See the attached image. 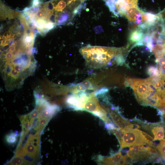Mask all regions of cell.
<instances>
[{"label": "cell", "instance_id": "cell-4", "mask_svg": "<svg viewBox=\"0 0 165 165\" xmlns=\"http://www.w3.org/2000/svg\"><path fill=\"white\" fill-rule=\"evenodd\" d=\"M127 156H123L120 152L108 157L99 155L97 160L98 163L104 165H125L127 164Z\"/></svg>", "mask_w": 165, "mask_h": 165}, {"label": "cell", "instance_id": "cell-13", "mask_svg": "<svg viewBox=\"0 0 165 165\" xmlns=\"http://www.w3.org/2000/svg\"><path fill=\"white\" fill-rule=\"evenodd\" d=\"M9 163L14 165H20L24 164V159L19 155H16L14 157Z\"/></svg>", "mask_w": 165, "mask_h": 165}, {"label": "cell", "instance_id": "cell-11", "mask_svg": "<svg viewBox=\"0 0 165 165\" xmlns=\"http://www.w3.org/2000/svg\"><path fill=\"white\" fill-rule=\"evenodd\" d=\"M156 148L158 151L161 156L165 160V139L161 140Z\"/></svg>", "mask_w": 165, "mask_h": 165}, {"label": "cell", "instance_id": "cell-15", "mask_svg": "<svg viewBox=\"0 0 165 165\" xmlns=\"http://www.w3.org/2000/svg\"><path fill=\"white\" fill-rule=\"evenodd\" d=\"M157 68L153 66H150L147 70V73L150 75H152L155 72Z\"/></svg>", "mask_w": 165, "mask_h": 165}, {"label": "cell", "instance_id": "cell-1", "mask_svg": "<svg viewBox=\"0 0 165 165\" xmlns=\"http://www.w3.org/2000/svg\"><path fill=\"white\" fill-rule=\"evenodd\" d=\"M118 139L120 144V150L132 146L148 145L153 146V139L149 135L136 128L122 129Z\"/></svg>", "mask_w": 165, "mask_h": 165}, {"label": "cell", "instance_id": "cell-12", "mask_svg": "<svg viewBox=\"0 0 165 165\" xmlns=\"http://www.w3.org/2000/svg\"><path fill=\"white\" fill-rule=\"evenodd\" d=\"M156 91L161 99V109H162V110H164L165 109V89H162L160 88L157 90Z\"/></svg>", "mask_w": 165, "mask_h": 165}, {"label": "cell", "instance_id": "cell-8", "mask_svg": "<svg viewBox=\"0 0 165 165\" xmlns=\"http://www.w3.org/2000/svg\"><path fill=\"white\" fill-rule=\"evenodd\" d=\"M142 30L138 28L131 31L129 34V40L132 43H137L142 41L144 36Z\"/></svg>", "mask_w": 165, "mask_h": 165}, {"label": "cell", "instance_id": "cell-10", "mask_svg": "<svg viewBox=\"0 0 165 165\" xmlns=\"http://www.w3.org/2000/svg\"><path fill=\"white\" fill-rule=\"evenodd\" d=\"M18 134L16 132H11L7 135L6 137V141L10 144L15 143L17 139Z\"/></svg>", "mask_w": 165, "mask_h": 165}, {"label": "cell", "instance_id": "cell-16", "mask_svg": "<svg viewBox=\"0 0 165 165\" xmlns=\"http://www.w3.org/2000/svg\"><path fill=\"white\" fill-rule=\"evenodd\" d=\"M108 91V89H102L97 93L96 95L102 94L107 92Z\"/></svg>", "mask_w": 165, "mask_h": 165}, {"label": "cell", "instance_id": "cell-2", "mask_svg": "<svg viewBox=\"0 0 165 165\" xmlns=\"http://www.w3.org/2000/svg\"><path fill=\"white\" fill-rule=\"evenodd\" d=\"M127 82L133 89L137 100L142 105L155 92V89L146 79L129 78L127 79Z\"/></svg>", "mask_w": 165, "mask_h": 165}, {"label": "cell", "instance_id": "cell-14", "mask_svg": "<svg viewBox=\"0 0 165 165\" xmlns=\"http://www.w3.org/2000/svg\"><path fill=\"white\" fill-rule=\"evenodd\" d=\"M125 60L123 56L120 54H119L116 59V62L118 65H121L124 62Z\"/></svg>", "mask_w": 165, "mask_h": 165}, {"label": "cell", "instance_id": "cell-5", "mask_svg": "<svg viewBox=\"0 0 165 165\" xmlns=\"http://www.w3.org/2000/svg\"><path fill=\"white\" fill-rule=\"evenodd\" d=\"M109 115L114 123L119 128L122 129L133 128L137 125H134L129 121L123 117L116 111L109 112Z\"/></svg>", "mask_w": 165, "mask_h": 165}, {"label": "cell", "instance_id": "cell-7", "mask_svg": "<svg viewBox=\"0 0 165 165\" xmlns=\"http://www.w3.org/2000/svg\"><path fill=\"white\" fill-rule=\"evenodd\" d=\"M152 126L151 132L154 137L153 141L163 139L165 136L163 127L159 123L152 125Z\"/></svg>", "mask_w": 165, "mask_h": 165}, {"label": "cell", "instance_id": "cell-9", "mask_svg": "<svg viewBox=\"0 0 165 165\" xmlns=\"http://www.w3.org/2000/svg\"><path fill=\"white\" fill-rule=\"evenodd\" d=\"M156 61L158 63L157 68L161 74L165 76V58L164 56L156 58Z\"/></svg>", "mask_w": 165, "mask_h": 165}, {"label": "cell", "instance_id": "cell-6", "mask_svg": "<svg viewBox=\"0 0 165 165\" xmlns=\"http://www.w3.org/2000/svg\"><path fill=\"white\" fill-rule=\"evenodd\" d=\"M144 13L140 10L137 6H134L130 8L127 11L124 16L130 21L139 24L143 22V15Z\"/></svg>", "mask_w": 165, "mask_h": 165}, {"label": "cell", "instance_id": "cell-17", "mask_svg": "<svg viewBox=\"0 0 165 165\" xmlns=\"http://www.w3.org/2000/svg\"><path fill=\"white\" fill-rule=\"evenodd\" d=\"M163 34L165 35V30L163 32Z\"/></svg>", "mask_w": 165, "mask_h": 165}, {"label": "cell", "instance_id": "cell-3", "mask_svg": "<svg viewBox=\"0 0 165 165\" xmlns=\"http://www.w3.org/2000/svg\"><path fill=\"white\" fill-rule=\"evenodd\" d=\"M126 156L131 162H134L139 161H152L157 158L158 155L155 149L150 147L135 145L130 148Z\"/></svg>", "mask_w": 165, "mask_h": 165}]
</instances>
